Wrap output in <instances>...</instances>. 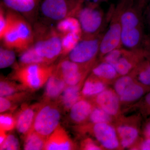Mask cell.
<instances>
[{
  "label": "cell",
  "instance_id": "6da1fadb",
  "mask_svg": "<svg viewBox=\"0 0 150 150\" xmlns=\"http://www.w3.org/2000/svg\"><path fill=\"white\" fill-rule=\"evenodd\" d=\"M149 0H129L121 16L122 47L141 48L146 34L144 13Z\"/></svg>",
  "mask_w": 150,
  "mask_h": 150
},
{
  "label": "cell",
  "instance_id": "7a4b0ae2",
  "mask_svg": "<svg viewBox=\"0 0 150 150\" xmlns=\"http://www.w3.org/2000/svg\"><path fill=\"white\" fill-rule=\"evenodd\" d=\"M129 0H120L116 5L110 7L108 13V26L103 35L98 58L102 59L110 51L122 47L121 16Z\"/></svg>",
  "mask_w": 150,
  "mask_h": 150
},
{
  "label": "cell",
  "instance_id": "3957f363",
  "mask_svg": "<svg viewBox=\"0 0 150 150\" xmlns=\"http://www.w3.org/2000/svg\"><path fill=\"white\" fill-rule=\"evenodd\" d=\"M55 65L34 64L17 67L13 78L19 82L25 90H38L45 85L56 69Z\"/></svg>",
  "mask_w": 150,
  "mask_h": 150
},
{
  "label": "cell",
  "instance_id": "277c9868",
  "mask_svg": "<svg viewBox=\"0 0 150 150\" xmlns=\"http://www.w3.org/2000/svg\"><path fill=\"white\" fill-rule=\"evenodd\" d=\"M98 3L88 2L82 5L78 11L76 17L80 24L83 37H92L104 32L103 30L109 21V13L106 16Z\"/></svg>",
  "mask_w": 150,
  "mask_h": 150
},
{
  "label": "cell",
  "instance_id": "5b68a950",
  "mask_svg": "<svg viewBox=\"0 0 150 150\" xmlns=\"http://www.w3.org/2000/svg\"><path fill=\"white\" fill-rule=\"evenodd\" d=\"M146 58L142 48L131 49L121 47L110 51L99 60L108 62L120 76H123L130 74Z\"/></svg>",
  "mask_w": 150,
  "mask_h": 150
},
{
  "label": "cell",
  "instance_id": "8992f818",
  "mask_svg": "<svg viewBox=\"0 0 150 150\" xmlns=\"http://www.w3.org/2000/svg\"><path fill=\"white\" fill-rule=\"evenodd\" d=\"M62 109L56 101H42L38 110L32 128L48 138L60 125Z\"/></svg>",
  "mask_w": 150,
  "mask_h": 150
},
{
  "label": "cell",
  "instance_id": "52a82bcc",
  "mask_svg": "<svg viewBox=\"0 0 150 150\" xmlns=\"http://www.w3.org/2000/svg\"><path fill=\"white\" fill-rule=\"evenodd\" d=\"M81 134H89L105 150H122L116 129L113 124L86 123L75 127Z\"/></svg>",
  "mask_w": 150,
  "mask_h": 150
},
{
  "label": "cell",
  "instance_id": "ba28073f",
  "mask_svg": "<svg viewBox=\"0 0 150 150\" xmlns=\"http://www.w3.org/2000/svg\"><path fill=\"white\" fill-rule=\"evenodd\" d=\"M104 33L96 36L82 38L68 54V59L81 64H96L98 61L100 42Z\"/></svg>",
  "mask_w": 150,
  "mask_h": 150
},
{
  "label": "cell",
  "instance_id": "9c48e42d",
  "mask_svg": "<svg viewBox=\"0 0 150 150\" xmlns=\"http://www.w3.org/2000/svg\"><path fill=\"white\" fill-rule=\"evenodd\" d=\"M139 118L136 116L121 115L115 119L113 124L122 149H131L139 141Z\"/></svg>",
  "mask_w": 150,
  "mask_h": 150
},
{
  "label": "cell",
  "instance_id": "30bf717a",
  "mask_svg": "<svg viewBox=\"0 0 150 150\" xmlns=\"http://www.w3.org/2000/svg\"><path fill=\"white\" fill-rule=\"evenodd\" d=\"M83 2L82 0H79L70 4L68 0H44L41 11L46 17L60 21L67 17L76 16Z\"/></svg>",
  "mask_w": 150,
  "mask_h": 150
},
{
  "label": "cell",
  "instance_id": "8fae6325",
  "mask_svg": "<svg viewBox=\"0 0 150 150\" xmlns=\"http://www.w3.org/2000/svg\"><path fill=\"white\" fill-rule=\"evenodd\" d=\"M95 64H81L67 59L56 66V71L67 86H74L85 80Z\"/></svg>",
  "mask_w": 150,
  "mask_h": 150
},
{
  "label": "cell",
  "instance_id": "7c38bea8",
  "mask_svg": "<svg viewBox=\"0 0 150 150\" xmlns=\"http://www.w3.org/2000/svg\"><path fill=\"white\" fill-rule=\"evenodd\" d=\"M36 54L48 62L53 63L62 54V38L53 31L45 38L38 40L32 45Z\"/></svg>",
  "mask_w": 150,
  "mask_h": 150
},
{
  "label": "cell",
  "instance_id": "4fadbf2b",
  "mask_svg": "<svg viewBox=\"0 0 150 150\" xmlns=\"http://www.w3.org/2000/svg\"><path fill=\"white\" fill-rule=\"evenodd\" d=\"M89 99L95 106L100 108L115 119L122 115L120 98L113 88H108L97 95Z\"/></svg>",
  "mask_w": 150,
  "mask_h": 150
},
{
  "label": "cell",
  "instance_id": "5bb4252c",
  "mask_svg": "<svg viewBox=\"0 0 150 150\" xmlns=\"http://www.w3.org/2000/svg\"><path fill=\"white\" fill-rule=\"evenodd\" d=\"M41 102L31 105H25L15 115L16 120V129L23 138L32 129L38 110Z\"/></svg>",
  "mask_w": 150,
  "mask_h": 150
},
{
  "label": "cell",
  "instance_id": "9a60e30c",
  "mask_svg": "<svg viewBox=\"0 0 150 150\" xmlns=\"http://www.w3.org/2000/svg\"><path fill=\"white\" fill-rule=\"evenodd\" d=\"M77 149L67 131L61 125L47 138L44 150H73Z\"/></svg>",
  "mask_w": 150,
  "mask_h": 150
},
{
  "label": "cell",
  "instance_id": "2e32d148",
  "mask_svg": "<svg viewBox=\"0 0 150 150\" xmlns=\"http://www.w3.org/2000/svg\"><path fill=\"white\" fill-rule=\"evenodd\" d=\"M95 105L89 98H82L76 102L69 110L70 120L76 125L87 123L89 117Z\"/></svg>",
  "mask_w": 150,
  "mask_h": 150
},
{
  "label": "cell",
  "instance_id": "e0dca14e",
  "mask_svg": "<svg viewBox=\"0 0 150 150\" xmlns=\"http://www.w3.org/2000/svg\"><path fill=\"white\" fill-rule=\"evenodd\" d=\"M43 95L44 101H56L67 85L56 71H54L45 84Z\"/></svg>",
  "mask_w": 150,
  "mask_h": 150
},
{
  "label": "cell",
  "instance_id": "ac0fdd59",
  "mask_svg": "<svg viewBox=\"0 0 150 150\" xmlns=\"http://www.w3.org/2000/svg\"><path fill=\"white\" fill-rule=\"evenodd\" d=\"M11 16L15 25L20 40V49L22 52L31 46L33 41L32 29L28 23L21 17L10 13Z\"/></svg>",
  "mask_w": 150,
  "mask_h": 150
},
{
  "label": "cell",
  "instance_id": "d6986e66",
  "mask_svg": "<svg viewBox=\"0 0 150 150\" xmlns=\"http://www.w3.org/2000/svg\"><path fill=\"white\" fill-rule=\"evenodd\" d=\"M85 81L75 85L67 86L56 100L64 111H69L73 105L83 98L81 94V91Z\"/></svg>",
  "mask_w": 150,
  "mask_h": 150
},
{
  "label": "cell",
  "instance_id": "ffe728a7",
  "mask_svg": "<svg viewBox=\"0 0 150 150\" xmlns=\"http://www.w3.org/2000/svg\"><path fill=\"white\" fill-rule=\"evenodd\" d=\"M91 74L107 84H112L120 76L112 65L103 60H99L93 66Z\"/></svg>",
  "mask_w": 150,
  "mask_h": 150
},
{
  "label": "cell",
  "instance_id": "44dd1931",
  "mask_svg": "<svg viewBox=\"0 0 150 150\" xmlns=\"http://www.w3.org/2000/svg\"><path fill=\"white\" fill-rule=\"evenodd\" d=\"M150 91V87L143 85L135 80L119 96L121 105H128L138 101Z\"/></svg>",
  "mask_w": 150,
  "mask_h": 150
},
{
  "label": "cell",
  "instance_id": "7402d4cb",
  "mask_svg": "<svg viewBox=\"0 0 150 150\" xmlns=\"http://www.w3.org/2000/svg\"><path fill=\"white\" fill-rule=\"evenodd\" d=\"M108 85L103 81L90 74L84 82L81 94L85 98H91L107 88Z\"/></svg>",
  "mask_w": 150,
  "mask_h": 150
},
{
  "label": "cell",
  "instance_id": "603a6c76",
  "mask_svg": "<svg viewBox=\"0 0 150 150\" xmlns=\"http://www.w3.org/2000/svg\"><path fill=\"white\" fill-rule=\"evenodd\" d=\"M7 16L9 20L8 27L1 40L6 48L16 49L19 51L21 44L18 33L10 13L8 14Z\"/></svg>",
  "mask_w": 150,
  "mask_h": 150
},
{
  "label": "cell",
  "instance_id": "cb8c5ba5",
  "mask_svg": "<svg viewBox=\"0 0 150 150\" xmlns=\"http://www.w3.org/2000/svg\"><path fill=\"white\" fill-rule=\"evenodd\" d=\"M130 74L137 82L150 87V59H144Z\"/></svg>",
  "mask_w": 150,
  "mask_h": 150
},
{
  "label": "cell",
  "instance_id": "d4e9b609",
  "mask_svg": "<svg viewBox=\"0 0 150 150\" xmlns=\"http://www.w3.org/2000/svg\"><path fill=\"white\" fill-rule=\"evenodd\" d=\"M47 139L31 129L24 138L23 149L44 150Z\"/></svg>",
  "mask_w": 150,
  "mask_h": 150
},
{
  "label": "cell",
  "instance_id": "484cf974",
  "mask_svg": "<svg viewBox=\"0 0 150 150\" xmlns=\"http://www.w3.org/2000/svg\"><path fill=\"white\" fill-rule=\"evenodd\" d=\"M57 29L63 34L69 33L82 34L79 22L74 16L67 17L59 21L57 25Z\"/></svg>",
  "mask_w": 150,
  "mask_h": 150
},
{
  "label": "cell",
  "instance_id": "4316f807",
  "mask_svg": "<svg viewBox=\"0 0 150 150\" xmlns=\"http://www.w3.org/2000/svg\"><path fill=\"white\" fill-rule=\"evenodd\" d=\"M38 0H3L8 7L21 13H28L34 9Z\"/></svg>",
  "mask_w": 150,
  "mask_h": 150
},
{
  "label": "cell",
  "instance_id": "83f0119b",
  "mask_svg": "<svg viewBox=\"0 0 150 150\" xmlns=\"http://www.w3.org/2000/svg\"><path fill=\"white\" fill-rule=\"evenodd\" d=\"M82 34L69 33L63 34L62 38V51L61 55L67 56L71 52L82 39Z\"/></svg>",
  "mask_w": 150,
  "mask_h": 150
},
{
  "label": "cell",
  "instance_id": "f1b7e54d",
  "mask_svg": "<svg viewBox=\"0 0 150 150\" xmlns=\"http://www.w3.org/2000/svg\"><path fill=\"white\" fill-rule=\"evenodd\" d=\"M19 62L20 66L34 64L50 65L45 59L36 54L32 45L22 52L20 56Z\"/></svg>",
  "mask_w": 150,
  "mask_h": 150
},
{
  "label": "cell",
  "instance_id": "f546056e",
  "mask_svg": "<svg viewBox=\"0 0 150 150\" xmlns=\"http://www.w3.org/2000/svg\"><path fill=\"white\" fill-rule=\"evenodd\" d=\"M115 120V118L107 112L100 108L95 106L90 115L88 121V123L94 124L100 123L113 124Z\"/></svg>",
  "mask_w": 150,
  "mask_h": 150
},
{
  "label": "cell",
  "instance_id": "4dcf8cb0",
  "mask_svg": "<svg viewBox=\"0 0 150 150\" xmlns=\"http://www.w3.org/2000/svg\"><path fill=\"white\" fill-rule=\"evenodd\" d=\"M26 91L20 84L1 79L0 82V96L6 97L22 91Z\"/></svg>",
  "mask_w": 150,
  "mask_h": 150
},
{
  "label": "cell",
  "instance_id": "1f68e13d",
  "mask_svg": "<svg viewBox=\"0 0 150 150\" xmlns=\"http://www.w3.org/2000/svg\"><path fill=\"white\" fill-rule=\"evenodd\" d=\"M135 80L134 77L130 74L120 76L112 83L113 90L120 96L125 89Z\"/></svg>",
  "mask_w": 150,
  "mask_h": 150
},
{
  "label": "cell",
  "instance_id": "d6a6232c",
  "mask_svg": "<svg viewBox=\"0 0 150 150\" xmlns=\"http://www.w3.org/2000/svg\"><path fill=\"white\" fill-rule=\"evenodd\" d=\"M16 54L13 49L1 47L0 49V68H7L14 63Z\"/></svg>",
  "mask_w": 150,
  "mask_h": 150
},
{
  "label": "cell",
  "instance_id": "836d02e7",
  "mask_svg": "<svg viewBox=\"0 0 150 150\" xmlns=\"http://www.w3.org/2000/svg\"><path fill=\"white\" fill-rule=\"evenodd\" d=\"M16 126L14 115L9 113H4L0 115V129L6 132L12 131Z\"/></svg>",
  "mask_w": 150,
  "mask_h": 150
},
{
  "label": "cell",
  "instance_id": "e575fe53",
  "mask_svg": "<svg viewBox=\"0 0 150 150\" xmlns=\"http://www.w3.org/2000/svg\"><path fill=\"white\" fill-rule=\"evenodd\" d=\"M20 149V145L18 139L15 135H7L4 142L0 145L1 150H17Z\"/></svg>",
  "mask_w": 150,
  "mask_h": 150
},
{
  "label": "cell",
  "instance_id": "d590c367",
  "mask_svg": "<svg viewBox=\"0 0 150 150\" xmlns=\"http://www.w3.org/2000/svg\"><path fill=\"white\" fill-rule=\"evenodd\" d=\"M80 149L83 150H105L98 142L90 138H85L81 142Z\"/></svg>",
  "mask_w": 150,
  "mask_h": 150
},
{
  "label": "cell",
  "instance_id": "8d00e7d4",
  "mask_svg": "<svg viewBox=\"0 0 150 150\" xmlns=\"http://www.w3.org/2000/svg\"><path fill=\"white\" fill-rule=\"evenodd\" d=\"M9 20L7 15H5L3 8L0 11V38L1 39L8 27Z\"/></svg>",
  "mask_w": 150,
  "mask_h": 150
},
{
  "label": "cell",
  "instance_id": "74e56055",
  "mask_svg": "<svg viewBox=\"0 0 150 150\" xmlns=\"http://www.w3.org/2000/svg\"><path fill=\"white\" fill-rule=\"evenodd\" d=\"M131 149L150 150V138H145V139L139 140Z\"/></svg>",
  "mask_w": 150,
  "mask_h": 150
},
{
  "label": "cell",
  "instance_id": "f35d334b",
  "mask_svg": "<svg viewBox=\"0 0 150 150\" xmlns=\"http://www.w3.org/2000/svg\"><path fill=\"white\" fill-rule=\"evenodd\" d=\"M144 17L145 28V27L146 26L150 32V34L147 35L150 36V0H149L145 7L144 11Z\"/></svg>",
  "mask_w": 150,
  "mask_h": 150
},
{
  "label": "cell",
  "instance_id": "ab89813d",
  "mask_svg": "<svg viewBox=\"0 0 150 150\" xmlns=\"http://www.w3.org/2000/svg\"><path fill=\"white\" fill-rule=\"evenodd\" d=\"M142 48L144 51L146 58L150 59V36L146 35Z\"/></svg>",
  "mask_w": 150,
  "mask_h": 150
},
{
  "label": "cell",
  "instance_id": "60d3db41",
  "mask_svg": "<svg viewBox=\"0 0 150 150\" xmlns=\"http://www.w3.org/2000/svg\"><path fill=\"white\" fill-rule=\"evenodd\" d=\"M142 106L146 112L150 114V91L144 96Z\"/></svg>",
  "mask_w": 150,
  "mask_h": 150
},
{
  "label": "cell",
  "instance_id": "b9f144b4",
  "mask_svg": "<svg viewBox=\"0 0 150 150\" xmlns=\"http://www.w3.org/2000/svg\"><path fill=\"white\" fill-rule=\"evenodd\" d=\"M143 134L145 138H150V121L145 125Z\"/></svg>",
  "mask_w": 150,
  "mask_h": 150
},
{
  "label": "cell",
  "instance_id": "7bdbcfd3",
  "mask_svg": "<svg viewBox=\"0 0 150 150\" xmlns=\"http://www.w3.org/2000/svg\"><path fill=\"white\" fill-rule=\"evenodd\" d=\"M5 131L4 130L0 129V145L4 142L5 140L6 139V138L7 137V135L6 134Z\"/></svg>",
  "mask_w": 150,
  "mask_h": 150
},
{
  "label": "cell",
  "instance_id": "ee69618b",
  "mask_svg": "<svg viewBox=\"0 0 150 150\" xmlns=\"http://www.w3.org/2000/svg\"><path fill=\"white\" fill-rule=\"evenodd\" d=\"M83 1H86L88 2L98 3L99 4L100 2L102 1L103 0H82Z\"/></svg>",
  "mask_w": 150,
  "mask_h": 150
}]
</instances>
